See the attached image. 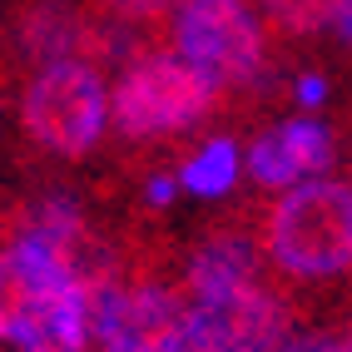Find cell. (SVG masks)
<instances>
[{"instance_id":"obj_1","label":"cell","mask_w":352,"mask_h":352,"mask_svg":"<svg viewBox=\"0 0 352 352\" xmlns=\"http://www.w3.org/2000/svg\"><path fill=\"white\" fill-rule=\"evenodd\" d=\"M95 298L65 248L0 223V347L89 352Z\"/></svg>"},{"instance_id":"obj_2","label":"cell","mask_w":352,"mask_h":352,"mask_svg":"<svg viewBox=\"0 0 352 352\" xmlns=\"http://www.w3.org/2000/svg\"><path fill=\"white\" fill-rule=\"evenodd\" d=\"M124 268L89 288L95 352H194L189 338V298L179 283V253L154 233L120 239Z\"/></svg>"},{"instance_id":"obj_3","label":"cell","mask_w":352,"mask_h":352,"mask_svg":"<svg viewBox=\"0 0 352 352\" xmlns=\"http://www.w3.org/2000/svg\"><path fill=\"white\" fill-rule=\"evenodd\" d=\"M253 228L273 278L288 293L352 278V184L308 179L253 204Z\"/></svg>"},{"instance_id":"obj_4","label":"cell","mask_w":352,"mask_h":352,"mask_svg":"<svg viewBox=\"0 0 352 352\" xmlns=\"http://www.w3.org/2000/svg\"><path fill=\"white\" fill-rule=\"evenodd\" d=\"M228 104L233 100L199 65H189L164 45V50H139L134 60L120 65L109 95V124L124 144L159 149L169 139L208 129V120H219Z\"/></svg>"},{"instance_id":"obj_5","label":"cell","mask_w":352,"mask_h":352,"mask_svg":"<svg viewBox=\"0 0 352 352\" xmlns=\"http://www.w3.org/2000/svg\"><path fill=\"white\" fill-rule=\"evenodd\" d=\"M268 20L258 0H184L169 20V50L199 65L223 95H258L268 89Z\"/></svg>"},{"instance_id":"obj_6","label":"cell","mask_w":352,"mask_h":352,"mask_svg":"<svg viewBox=\"0 0 352 352\" xmlns=\"http://www.w3.org/2000/svg\"><path fill=\"white\" fill-rule=\"evenodd\" d=\"M109 129V80L95 60L30 69L20 85V134L45 154L75 164L100 149Z\"/></svg>"},{"instance_id":"obj_7","label":"cell","mask_w":352,"mask_h":352,"mask_svg":"<svg viewBox=\"0 0 352 352\" xmlns=\"http://www.w3.org/2000/svg\"><path fill=\"white\" fill-rule=\"evenodd\" d=\"M189 298V338L194 352H283L298 322V302L273 278L194 288Z\"/></svg>"},{"instance_id":"obj_8","label":"cell","mask_w":352,"mask_h":352,"mask_svg":"<svg viewBox=\"0 0 352 352\" xmlns=\"http://www.w3.org/2000/svg\"><path fill=\"white\" fill-rule=\"evenodd\" d=\"M333 159H338L333 124L298 114V120H278L268 129H258L243 164H248V179L258 194H278V189H293V184L322 179L333 169Z\"/></svg>"},{"instance_id":"obj_9","label":"cell","mask_w":352,"mask_h":352,"mask_svg":"<svg viewBox=\"0 0 352 352\" xmlns=\"http://www.w3.org/2000/svg\"><path fill=\"white\" fill-rule=\"evenodd\" d=\"M243 169H248V164L239 154V139H233V134H214V139H204V144L184 159L179 184L194 199H228L233 189H239Z\"/></svg>"},{"instance_id":"obj_10","label":"cell","mask_w":352,"mask_h":352,"mask_svg":"<svg viewBox=\"0 0 352 352\" xmlns=\"http://www.w3.org/2000/svg\"><path fill=\"white\" fill-rule=\"evenodd\" d=\"M258 10H263L268 30L283 45H298V40H313V35H333L347 0H258Z\"/></svg>"},{"instance_id":"obj_11","label":"cell","mask_w":352,"mask_h":352,"mask_svg":"<svg viewBox=\"0 0 352 352\" xmlns=\"http://www.w3.org/2000/svg\"><path fill=\"white\" fill-rule=\"evenodd\" d=\"M89 6H95L109 25H120L139 40H154L159 30H169V20H174V10L184 0H89Z\"/></svg>"},{"instance_id":"obj_12","label":"cell","mask_w":352,"mask_h":352,"mask_svg":"<svg viewBox=\"0 0 352 352\" xmlns=\"http://www.w3.org/2000/svg\"><path fill=\"white\" fill-rule=\"evenodd\" d=\"M283 352H347L338 327H318V333H293L283 342Z\"/></svg>"},{"instance_id":"obj_13","label":"cell","mask_w":352,"mask_h":352,"mask_svg":"<svg viewBox=\"0 0 352 352\" xmlns=\"http://www.w3.org/2000/svg\"><path fill=\"white\" fill-rule=\"evenodd\" d=\"M293 100H298V104H308V109H313V104H322V100H327V80H322V75H313V69H308V75H298Z\"/></svg>"},{"instance_id":"obj_14","label":"cell","mask_w":352,"mask_h":352,"mask_svg":"<svg viewBox=\"0 0 352 352\" xmlns=\"http://www.w3.org/2000/svg\"><path fill=\"white\" fill-rule=\"evenodd\" d=\"M333 35H338V45H352V0H347V10L338 15V25H333Z\"/></svg>"},{"instance_id":"obj_15","label":"cell","mask_w":352,"mask_h":352,"mask_svg":"<svg viewBox=\"0 0 352 352\" xmlns=\"http://www.w3.org/2000/svg\"><path fill=\"white\" fill-rule=\"evenodd\" d=\"M10 69H15V60H10V45L0 40V80H10Z\"/></svg>"},{"instance_id":"obj_16","label":"cell","mask_w":352,"mask_h":352,"mask_svg":"<svg viewBox=\"0 0 352 352\" xmlns=\"http://www.w3.org/2000/svg\"><path fill=\"white\" fill-rule=\"evenodd\" d=\"M338 333H342V342H347V352H352V308H347V318H342Z\"/></svg>"},{"instance_id":"obj_17","label":"cell","mask_w":352,"mask_h":352,"mask_svg":"<svg viewBox=\"0 0 352 352\" xmlns=\"http://www.w3.org/2000/svg\"><path fill=\"white\" fill-rule=\"evenodd\" d=\"M30 352H60V347H30Z\"/></svg>"},{"instance_id":"obj_18","label":"cell","mask_w":352,"mask_h":352,"mask_svg":"<svg viewBox=\"0 0 352 352\" xmlns=\"http://www.w3.org/2000/svg\"><path fill=\"white\" fill-rule=\"evenodd\" d=\"M0 95H6V80H0Z\"/></svg>"}]
</instances>
